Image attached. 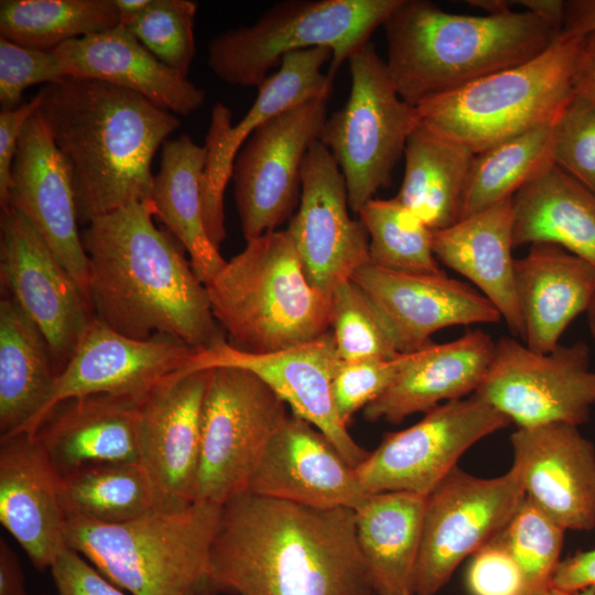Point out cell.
<instances>
[{"label":"cell","instance_id":"28","mask_svg":"<svg viewBox=\"0 0 595 595\" xmlns=\"http://www.w3.org/2000/svg\"><path fill=\"white\" fill-rule=\"evenodd\" d=\"M515 293L523 326V343L551 351L567 326L586 313L595 294V268L563 247L548 241L529 246L515 259Z\"/></svg>","mask_w":595,"mask_h":595},{"label":"cell","instance_id":"52","mask_svg":"<svg viewBox=\"0 0 595 595\" xmlns=\"http://www.w3.org/2000/svg\"><path fill=\"white\" fill-rule=\"evenodd\" d=\"M575 91L595 102V33L584 37L575 75Z\"/></svg>","mask_w":595,"mask_h":595},{"label":"cell","instance_id":"30","mask_svg":"<svg viewBox=\"0 0 595 595\" xmlns=\"http://www.w3.org/2000/svg\"><path fill=\"white\" fill-rule=\"evenodd\" d=\"M512 197L451 227L432 231L437 261L469 280L498 310L513 335L523 336L512 258Z\"/></svg>","mask_w":595,"mask_h":595},{"label":"cell","instance_id":"33","mask_svg":"<svg viewBox=\"0 0 595 595\" xmlns=\"http://www.w3.org/2000/svg\"><path fill=\"white\" fill-rule=\"evenodd\" d=\"M513 247L556 244L595 268V194L550 164L512 197Z\"/></svg>","mask_w":595,"mask_h":595},{"label":"cell","instance_id":"5","mask_svg":"<svg viewBox=\"0 0 595 595\" xmlns=\"http://www.w3.org/2000/svg\"><path fill=\"white\" fill-rule=\"evenodd\" d=\"M206 290L227 343L239 350H282L331 331V298L309 282L288 230L247 241Z\"/></svg>","mask_w":595,"mask_h":595},{"label":"cell","instance_id":"17","mask_svg":"<svg viewBox=\"0 0 595 595\" xmlns=\"http://www.w3.org/2000/svg\"><path fill=\"white\" fill-rule=\"evenodd\" d=\"M193 353L173 337L134 339L94 318L58 371L46 404L24 433L34 435L52 410L69 399L110 394L141 403L181 372Z\"/></svg>","mask_w":595,"mask_h":595},{"label":"cell","instance_id":"24","mask_svg":"<svg viewBox=\"0 0 595 595\" xmlns=\"http://www.w3.org/2000/svg\"><path fill=\"white\" fill-rule=\"evenodd\" d=\"M389 320L400 353L419 350L432 343L437 331L459 325L496 324L495 305L469 284L440 274L388 270L370 261L350 278Z\"/></svg>","mask_w":595,"mask_h":595},{"label":"cell","instance_id":"57","mask_svg":"<svg viewBox=\"0 0 595 595\" xmlns=\"http://www.w3.org/2000/svg\"><path fill=\"white\" fill-rule=\"evenodd\" d=\"M576 595H595V586L587 587L585 589H582Z\"/></svg>","mask_w":595,"mask_h":595},{"label":"cell","instance_id":"10","mask_svg":"<svg viewBox=\"0 0 595 595\" xmlns=\"http://www.w3.org/2000/svg\"><path fill=\"white\" fill-rule=\"evenodd\" d=\"M285 404L247 370L209 369L194 501L223 506L248 490L263 450L288 416Z\"/></svg>","mask_w":595,"mask_h":595},{"label":"cell","instance_id":"51","mask_svg":"<svg viewBox=\"0 0 595 595\" xmlns=\"http://www.w3.org/2000/svg\"><path fill=\"white\" fill-rule=\"evenodd\" d=\"M562 33L574 36L595 33V0L565 1Z\"/></svg>","mask_w":595,"mask_h":595},{"label":"cell","instance_id":"19","mask_svg":"<svg viewBox=\"0 0 595 595\" xmlns=\"http://www.w3.org/2000/svg\"><path fill=\"white\" fill-rule=\"evenodd\" d=\"M348 207L345 177L318 140L304 159L301 198L286 230L309 282L328 298L369 261L368 234Z\"/></svg>","mask_w":595,"mask_h":595},{"label":"cell","instance_id":"45","mask_svg":"<svg viewBox=\"0 0 595 595\" xmlns=\"http://www.w3.org/2000/svg\"><path fill=\"white\" fill-rule=\"evenodd\" d=\"M54 50L22 46L0 37L1 110L18 107L26 88L36 84H54L67 78Z\"/></svg>","mask_w":595,"mask_h":595},{"label":"cell","instance_id":"4","mask_svg":"<svg viewBox=\"0 0 595 595\" xmlns=\"http://www.w3.org/2000/svg\"><path fill=\"white\" fill-rule=\"evenodd\" d=\"M382 26L388 73L413 107L534 58L562 32L527 10L467 15L425 0H400Z\"/></svg>","mask_w":595,"mask_h":595},{"label":"cell","instance_id":"14","mask_svg":"<svg viewBox=\"0 0 595 595\" xmlns=\"http://www.w3.org/2000/svg\"><path fill=\"white\" fill-rule=\"evenodd\" d=\"M328 98L295 106L260 126L232 166L235 202L246 241L277 230L300 203L302 165L320 140Z\"/></svg>","mask_w":595,"mask_h":595},{"label":"cell","instance_id":"31","mask_svg":"<svg viewBox=\"0 0 595 595\" xmlns=\"http://www.w3.org/2000/svg\"><path fill=\"white\" fill-rule=\"evenodd\" d=\"M205 145L188 134L167 139L162 145L160 167L153 176L151 203L154 216L190 255L191 266L205 286L227 261L208 237L203 206Z\"/></svg>","mask_w":595,"mask_h":595},{"label":"cell","instance_id":"2","mask_svg":"<svg viewBox=\"0 0 595 595\" xmlns=\"http://www.w3.org/2000/svg\"><path fill=\"white\" fill-rule=\"evenodd\" d=\"M152 203H132L80 231L95 318L134 339L173 337L194 351L224 340L205 284L153 223Z\"/></svg>","mask_w":595,"mask_h":595},{"label":"cell","instance_id":"1","mask_svg":"<svg viewBox=\"0 0 595 595\" xmlns=\"http://www.w3.org/2000/svg\"><path fill=\"white\" fill-rule=\"evenodd\" d=\"M209 562L214 589L237 595H375L351 508L245 491L221 506Z\"/></svg>","mask_w":595,"mask_h":595},{"label":"cell","instance_id":"12","mask_svg":"<svg viewBox=\"0 0 595 595\" xmlns=\"http://www.w3.org/2000/svg\"><path fill=\"white\" fill-rule=\"evenodd\" d=\"M526 494L513 467L494 478L458 466L426 497L413 595H435L455 569L507 527Z\"/></svg>","mask_w":595,"mask_h":595},{"label":"cell","instance_id":"39","mask_svg":"<svg viewBox=\"0 0 595 595\" xmlns=\"http://www.w3.org/2000/svg\"><path fill=\"white\" fill-rule=\"evenodd\" d=\"M369 237V261L408 273L440 274L432 230L397 197L372 198L358 213Z\"/></svg>","mask_w":595,"mask_h":595},{"label":"cell","instance_id":"35","mask_svg":"<svg viewBox=\"0 0 595 595\" xmlns=\"http://www.w3.org/2000/svg\"><path fill=\"white\" fill-rule=\"evenodd\" d=\"M403 154L404 175L396 197L432 231L456 224L475 154L421 125Z\"/></svg>","mask_w":595,"mask_h":595},{"label":"cell","instance_id":"46","mask_svg":"<svg viewBox=\"0 0 595 595\" xmlns=\"http://www.w3.org/2000/svg\"><path fill=\"white\" fill-rule=\"evenodd\" d=\"M498 536L472 555L467 588L472 595H528L522 571Z\"/></svg>","mask_w":595,"mask_h":595},{"label":"cell","instance_id":"20","mask_svg":"<svg viewBox=\"0 0 595 595\" xmlns=\"http://www.w3.org/2000/svg\"><path fill=\"white\" fill-rule=\"evenodd\" d=\"M208 377L209 369L178 372L140 403V463L152 482L156 511L194 502Z\"/></svg>","mask_w":595,"mask_h":595},{"label":"cell","instance_id":"32","mask_svg":"<svg viewBox=\"0 0 595 595\" xmlns=\"http://www.w3.org/2000/svg\"><path fill=\"white\" fill-rule=\"evenodd\" d=\"M425 500L413 493L385 491L368 494L355 509L357 543L375 595L412 593Z\"/></svg>","mask_w":595,"mask_h":595},{"label":"cell","instance_id":"50","mask_svg":"<svg viewBox=\"0 0 595 595\" xmlns=\"http://www.w3.org/2000/svg\"><path fill=\"white\" fill-rule=\"evenodd\" d=\"M0 595H29L20 560L3 538L0 539Z\"/></svg>","mask_w":595,"mask_h":595},{"label":"cell","instance_id":"38","mask_svg":"<svg viewBox=\"0 0 595 595\" xmlns=\"http://www.w3.org/2000/svg\"><path fill=\"white\" fill-rule=\"evenodd\" d=\"M556 119L474 155L459 219L513 197L541 170L553 164Z\"/></svg>","mask_w":595,"mask_h":595},{"label":"cell","instance_id":"9","mask_svg":"<svg viewBox=\"0 0 595 595\" xmlns=\"http://www.w3.org/2000/svg\"><path fill=\"white\" fill-rule=\"evenodd\" d=\"M347 62L348 99L327 117L320 141L336 160L345 177L349 208L358 214L390 184L420 120L416 108L399 96L371 42L357 48Z\"/></svg>","mask_w":595,"mask_h":595},{"label":"cell","instance_id":"47","mask_svg":"<svg viewBox=\"0 0 595 595\" xmlns=\"http://www.w3.org/2000/svg\"><path fill=\"white\" fill-rule=\"evenodd\" d=\"M50 571L57 595H130L72 549Z\"/></svg>","mask_w":595,"mask_h":595},{"label":"cell","instance_id":"13","mask_svg":"<svg viewBox=\"0 0 595 595\" xmlns=\"http://www.w3.org/2000/svg\"><path fill=\"white\" fill-rule=\"evenodd\" d=\"M510 423L475 394L448 401L412 426L386 433L356 474L368 494L408 491L428 497L472 445Z\"/></svg>","mask_w":595,"mask_h":595},{"label":"cell","instance_id":"11","mask_svg":"<svg viewBox=\"0 0 595 595\" xmlns=\"http://www.w3.org/2000/svg\"><path fill=\"white\" fill-rule=\"evenodd\" d=\"M583 340L532 350L512 337L496 342L494 358L476 397L517 428L551 423L580 426L595 405V370Z\"/></svg>","mask_w":595,"mask_h":595},{"label":"cell","instance_id":"55","mask_svg":"<svg viewBox=\"0 0 595 595\" xmlns=\"http://www.w3.org/2000/svg\"><path fill=\"white\" fill-rule=\"evenodd\" d=\"M586 318H587V325L589 328V333L593 337V340L595 343V294L591 301V304L586 311Z\"/></svg>","mask_w":595,"mask_h":595},{"label":"cell","instance_id":"29","mask_svg":"<svg viewBox=\"0 0 595 595\" xmlns=\"http://www.w3.org/2000/svg\"><path fill=\"white\" fill-rule=\"evenodd\" d=\"M34 436L60 475L140 462V403L110 394L69 399L52 410Z\"/></svg>","mask_w":595,"mask_h":595},{"label":"cell","instance_id":"22","mask_svg":"<svg viewBox=\"0 0 595 595\" xmlns=\"http://www.w3.org/2000/svg\"><path fill=\"white\" fill-rule=\"evenodd\" d=\"M510 444L526 496L565 530L595 529V446L578 426L517 428Z\"/></svg>","mask_w":595,"mask_h":595},{"label":"cell","instance_id":"48","mask_svg":"<svg viewBox=\"0 0 595 595\" xmlns=\"http://www.w3.org/2000/svg\"><path fill=\"white\" fill-rule=\"evenodd\" d=\"M37 93L30 101L13 109L0 111V205L8 207L11 170L22 130L30 117L40 108Z\"/></svg>","mask_w":595,"mask_h":595},{"label":"cell","instance_id":"15","mask_svg":"<svg viewBox=\"0 0 595 595\" xmlns=\"http://www.w3.org/2000/svg\"><path fill=\"white\" fill-rule=\"evenodd\" d=\"M0 278L6 295L39 327L62 369L95 316L33 223L10 206L0 217Z\"/></svg>","mask_w":595,"mask_h":595},{"label":"cell","instance_id":"34","mask_svg":"<svg viewBox=\"0 0 595 595\" xmlns=\"http://www.w3.org/2000/svg\"><path fill=\"white\" fill-rule=\"evenodd\" d=\"M39 327L9 296L0 301V439L25 432L46 404L57 371Z\"/></svg>","mask_w":595,"mask_h":595},{"label":"cell","instance_id":"3","mask_svg":"<svg viewBox=\"0 0 595 595\" xmlns=\"http://www.w3.org/2000/svg\"><path fill=\"white\" fill-rule=\"evenodd\" d=\"M39 111L69 169L78 223L151 202V163L181 125L142 95L67 77L39 91Z\"/></svg>","mask_w":595,"mask_h":595},{"label":"cell","instance_id":"7","mask_svg":"<svg viewBox=\"0 0 595 595\" xmlns=\"http://www.w3.org/2000/svg\"><path fill=\"white\" fill-rule=\"evenodd\" d=\"M584 37L561 32L534 58L419 105L420 125L476 154L554 121L574 95Z\"/></svg>","mask_w":595,"mask_h":595},{"label":"cell","instance_id":"37","mask_svg":"<svg viewBox=\"0 0 595 595\" xmlns=\"http://www.w3.org/2000/svg\"><path fill=\"white\" fill-rule=\"evenodd\" d=\"M120 24L113 0H1L0 37L51 51Z\"/></svg>","mask_w":595,"mask_h":595},{"label":"cell","instance_id":"6","mask_svg":"<svg viewBox=\"0 0 595 595\" xmlns=\"http://www.w3.org/2000/svg\"><path fill=\"white\" fill-rule=\"evenodd\" d=\"M220 512L219 505L194 501L117 524L68 519L66 541L130 595H207Z\"/></svg>","mask_w":595,"mask_h":595},{"label":"cell","instance_id":"16","mask_svg":"<svg viewBox=\"0 0 595 595\" xmlns=\"http://www.w3.org/2000/svg\"><path fill=\"white\" fill-rule=\"evenodd\" d=\"M340 360L329 331L311 342L271 353L239 350L224 339L194 351L181 374L219 367L253 374L291 407L294 415L321 431L356 468L369 452L354 441L334 403L332 381Z\"/></svg>","mask_w":595,"mask_h":595},{"label":"cell","instance_id":"36","mask_svg":"<svg viewBox=\"0 0 595 595\" xmlns=\"http://www.w3.org/2000/svg\"><path fill=\"white\" fill-rule=\"evenodd\" d=\"M60 488L67 520L117 524L156 511L153 485L140 462L82 467L61 475Z\"/></svg>","mask_w":595,"mask_h":595},{"label":"cell","instance_id":"18","mask_svg":"<svg viewBox=\"0 0 595 595\" xmlns=\"http://www.w3.org/2000/svg\"><path fill=\"white\" fill-rule=\"evenodd\" d=\"M332 58L328 47L285 55L279 69L257 87L252 106L235 126L230 109L221 102L214 105L205 143L203 206L206 230L216 247L226 238L224 194L238 152L260 126L274 117L309 100L329 98L333 79L322 67Z\"/></svg>","mask_w":595,"mask_h":595},{"label":"cell","instance_id":"42","mask_svg":"<svg viewBox=\"0 0 595 595\" xmlns=\"http://www.w3.org/2000/svg\"><path fill=\"white\" fill-rule=\"evenodd\" d=\"M196 11L190 0H151L126 26L158 60L187 78L195 55Z\"/></svg>","mask_w":595,"mask_h":595},{"label":"cell","instance_id":"49","mask_svg":"<svg viewBox=\"0 0 595 595\" xmlns=\"http://www.w3.org/2000/svg\"><path fill=\"white\" fill-rule=\"evenodd\" d=\"M592 586H595V549L578 551L560 561L552 587L576 595Z\"/></svg>","mask_w":595,"mask_h":595},{"label":"cell","instance_id":"8","mask_svg":"<svg viewBox=\"0 0 595 595\" xmlns=\"http://www.w3.org/2000/svg\"><path fill=\"white\" fill-rule=\"evenodd\" d=\"M400 0H285L272 4L251 25L224 31L208 44L207 64L226 84L258 87L293 52L328 47L327 75L370 42Z\"/></svg>","mask_w":595,"mask_h":595},{"label":"cell","instance_id":"44","mask_svg":"<svg viewBox=\"0 0 595 595\" xmlns=\"http://www.w3.org/2000/svg\"><path fill=\"white\" fill-rule=\"evenodd\" d=\"M415 351L391 357L340 360L332 381L334 403L345 425L351 416L382 394L414 358Z\"/></svg>","mask_w":595,"mask_h":595},{"label":"cell","instance_id":"41","mask_svg":"<svg viewBox=\"0 0 595 595\" xmlns=\"http://www.w3.org/2000/svg\"><path fill=\"white\" fill-rule=\"evenodd\" d=\"M565 529L524 496L498 536L522 571L527 593L552 586L561 561Z\"/></svg>","mask_w":595,"mask_h":595},{"label":"cell","instance_id":"26","mask_svg":"<svg viewBox=\"0 0 595 595\" xmlns=\"http://www.w3.org/2000/svg\"><path fill=\"white\" fill-rule=\"evenodd\" d=\"M495 347L496 342L480 328L467 329L452 342L428 344L416 350L397 380L364 408V418L398 424L442 402L474 394L488 372Z\"/></svg>","mask_w":595,"mask_h":595},{"label":"cell","instance_id":"21","mask_svg":"<svg viewBox=\"0 0 595 595\" xmlns=\"http://www.w3.org/2000/svg\"><path fill=\"white\" fill-rule=\"evenodd\" d=\"M9 206L33 223L88 300V259L78 230L69 169L39 109L30 117L19 139L11 170Z\"/></svg>","mask_w":595,"mask_h":595},{"label":"cell","instance_id":"58","mask_svg":"<svg viewBox=\"0 0 595 595\" xmlns=\"http://www.w3.org/2000/svg\"><path fill=\"white\" fill-rule=\"evenodd\" d=\"M403 595H413L412 593L408 592V593H404Z\"/></svg>","mask_w":595,"mask_h":595},{"label":"cell","instance_id":"23","mask_svg":"<svg viewBox=\"0 0 595 595\" xmlns=\"http://www.w3.org/2000/svg\"><path fill=\"white\" fill-rule=\"evenodd\" d=\"M247 491L310 507L354 510L368 495L356 468L335 445L294 414L268 442Z\"/></svg>","mask_w":595,"mask_h":595},{"label":"cell","instance_id":"43","mask_svg":"<svg viewBox=\"0 0 595 595\" xmlns=\"http://www.w3.org/2000/svg\"><path fill=\"white\" fill-rule=\"evenodd\" d=\"M552 163L595 194V102L576 91L555 121Z\"/></svg>","mask_w":595,"mask_h":595},{"label":"cell","instance_id":"27","mask_svg":"<svg viewBox=\"0 0 595 595\" xmlns=\"http://www.w3.org/2000/svg\"><path fill=\"white\" fill-rule=\"evenodd\" d=\"M68 77L106 82L138 93L174 115L188 116L205 90L158 60L123 24L54 48Z\"/></svg>","mask_w":595,"mask_h":595},{"label":"cell","instance_id":"25","mask_svg":"<svg viewBox=\"0 0 595 595\" xmlns=\"http://www.w3.org/2000/svg\"><path fill=\"white\" fill-rule=\"evenodd\" d=\"M61 475L34 435L0 439V522L37 570L69 549Z\"/></svg>","mask_w":595,"mask_h":595},{"label":"cell","instance_id":"56","mask_svg":"<svg viewBox=\"0 0 595 595\" xmlns=\"http://www.w3.org/2000/svg\"><path fill=\"white\" fill-rule=\"evenodd\" d=\"M528 595H571V594L559 591V589L551 586V587H549L547 589L536 592V593H531V594H528Z\"/></svg>","mask_w":595,"mask_h":595},{"label":"cell","instance_id":"54","mask_svg":"<svg viewBox=\"0 0 595 595\" xmlns=\"http://www.w3.org/2000/svg\"><path fill=\"white\" fill-rule=\"evenodd\" d=\"M120 14V23L126 25L143 12L151 0H113Z\"/></svg>","mask_w":595,"mask_h":595},{"label":"cell","instance_id":"40","mask_svg":"<svg viewBox=\"0 0 595 595\" xmlns=\"http://www.w3.org/2000/svg\"><path fill=\"white\" fill-rule=\"evenodd\" d=\"M331 302V332L342 360L391 357L400 353L389 320L353 280L340 283Z\"/></svg>","mask_w":595,"mask_h":595},{"label":"cell","instance_id":"53","mask_svg":"<svg viewBox=\"0 0 595 595\" xmlns=\"http://www.w3.org/2000/svg\"><path fill=\"white\" fill-rule=\"evenodd\" d=\"M516 3L527 11L549 21L561 31L564 24L565 1L562 0H521Z\"/></svg>","mask_w":595,"mask_h":595}]
</instances>
